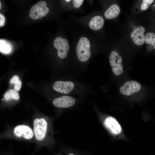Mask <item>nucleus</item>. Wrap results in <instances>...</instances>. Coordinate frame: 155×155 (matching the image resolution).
Wrapping results in <instances>:
<instances>
[{
	"label": "nucleus",
	"mask_w": 155,
	"mask_h": 155,
	"mask_svg": "<svg viewBox=\"0 0 155 155\" xmlns=\"http://www.w3.org/2000/svg\"><path fill=\"white\" fill-rule=\"evenodd\" d=\"M32 125L35 143L47 145L53 142L52 123L48 117H35L32 119Z\"/></svg>",
	"instance_id": "f257e3e1"
},
{
	"label": "nucleus",
	"mask_w": 155,
	"mask_h": 155,
	"mask_svg": "<svg viewBox=\"0 0 155 155\" xmlns=\"http://www.w3.org/2000/svg\"><path fill=\"white\" fill-rule=\"evenodd\" d=\"M8 136L12 140L35 143L32 127L27 123L13 126L9 131Z\"/></svg>",
	"instance_id": "f03ea898"
},
{
	"label": "nucleus",
	"mask_w": 155,
	"mask_h": 155,
	"mask_svg": "<svg viewBox=\"0 0 155 155\" xmlns=\"http://www.w3.org/2000/svg\"><path fill=\"white\" fill-rule=\"evenodd\" d=\"M76 54L78 59L81 62L88 61L91 55L90 44L88 39L85 36L81 37L77 44Z\"/></svg>",
	"instance_id": "7ed1b4c3"
},
{
	"label": "nucleus",
	"mask_w": 155,
	"mask_h": 155,
	"mask_svg": "<svg viewBox=\"0 0 155 155\" xmlns=\"http://www.w3.org/2000/svg\"><path fill=\"white\" fill-rule=\"evenodd\" d=\"M46 5L45 1H41L33 6L29 12L31 18L33 20H36L45 16L49 11Z\"/></svg>",
	"instance_id": "20e7f679"
},
{
	"label": "nucleus",
	"mask_w": 155,
	"mask_h": 155,
	"mask_svg": "<svg viewBox=\"0 0 155 155\" xmlns=\"http://www.w3.org/2000/svg\"><path fill=\"white\" fill-rule=\"evenodd\" d=\"M55 47L57 50V55L61 59L65 58L69 49L67 40L60 37L56 38L53 42Z\"/></svg>",
	"instance_id": "39448f33"
},
{
	"label": "nucleus",
	"mask_w": 155,
	"mask_h": 155,
	"mask_svg": "<svg viewBox=\"0 0 155 155\" xmlns=\"http://www.w3.org/2000/svg\"><path fill=\"white\" fill-rule=\"evenodd\" d=\"M109 62L112 67V71L116 75H119L122 73V58L115 51H112L109 57Z\"/></svg>",
	"instance_id": "423d86ee"
},
{
	"label": "nucleus",
	"mask_w": 155,
	"mask_h": 155,
	"mask_svg": "<svg viewBox=\"0 0 155 155\" xmlns=\"http://www.w3.org/2000/svg\"><path fill=\"white\" fill-rule=\"evenodd\" d=\"M74 87V84L70 81H58L55 82L53 85V88L54 90L65 94L71 92Z\"/></svg>",
	"instance_id": "0eeeda50"
},
{
	"label": "nucleus",
	"mask_w": 155,
	"mask_h": 155,
	"mask_svg": "<svg viewBox=\"0 0 155 155\" xmlns=\"http://www.w3.org/2000/svg\"><path fill=\"white\" fill-rule=\"evenodd\" d=\"M141 88V85L139 82L134 80H130L121 87L119 91L122 94L129 96L138 92Z\"/></svg>",
	"instance_id": "6e6552de"
},
{
	"label": "nucleus",
	"mask_w": 155,
	"mask_h": 155,
	"mask_svg": "<svg viewBox=\"0 0 155 155\" xmlns=\"http://www.w3.org/2000/svg\"><path fill=\"white\" fill-rule=\"evenodd\" d=\"M75 102V99L73 97L68 96H63L55 98L52 102L53 105L57 107L66 108L73 106Z\"/></svg>",
	"instance_id": "1a4fd4ad"
},
{
	"label": "nucleus",
	"mask_w": 155,
	"mask_h": 155,
	"mask_svg": "<svg viewBox=\"0 0 155 155\" xmlns=\"http://www.w3.org/2000/svg\"><path fill=\"white\" fill-rule=\"evenodd\" d=\"M104 123L106 127L113 134L118 135L121 132L120 125L114 118L111 117H106L104 120Z\"/></svg>",
	"instance_id": "9d476101"
},
{
	"label": "nucleus",
	"mask_w": 155,
	"mask_h": 155,
	"mask_svg": "<svg viewBox=\"0 0 155 155\" xmlns=\"http://www.w3.org/2000/svg\"><path fill=\"white\" fill-rule=\"evenodd\" d=\"M145 29L142 26H140L134 30L131 33L130 37L133 42L137 45H141L145 42V36L144 34Z\"/></svg>",
	"instance_id": "9b49d317"
},
{
	"label": "nucleus",
	"mask_w": 155,
	"mask_h": 155,
	"mask_svg": "<svg viewBox=\"0 0 155 155\" xmlns=\"http://www.w3.org/2000/svg\"><path fill=\"white\" fill-rule=\"evenodd\" d=\"M104 23L103 18L100 16H97L91 19L89 23V26L91 29L97 30L102 27Z\"/></svg>",
	"instance_id": "f8f14e48"
},
{
	"label": "nucleus",
	"mask_w": 155,
	"mask_h": 155,
	"mask_svg": "<svg viewBox=\"0 0 155 155\" xmlns=\"http://www.w3.org/2000/svg\"><path fill=\"white\" fill-rule=\"evenodd\" d=\"M120 9L119 6L114 4L110 6L104 13L105 17L107 19H111L117 17L120 12Z\"/></svg>",
	"instance_id": "ddd939ff"
},
{
	"label": "nucleus",
	"mask_w": 155,
	"mask_h": 155,
	"mask_svg": "<svg viewBox=\"0 0 155 155\" xmlns=\"http://www.w3.org/2000/svg\"><path fill=\"white\" fill-rule=\"evenodd\" d=\"M4 98L7 101L11 100H17L20 99V96L17 91L14 90L10 89L5 93Z\"/></svg>",
	"instance_id": "4468645a"
},
{
	"label": "nucleus",
	"mask_w": 155,
	"mask_h": 155,
	"mask_svg": "<svg viewBox=\"0 0 155 155\" xmlns=\"http://www.w3.org/2000/svg\"><path fill=\"white\" fill-rule=\"evenodd\" d=\"M12 47L10 44L7 41L0 40V52L4 54H8L11 52Z\"/></svg>",
	"instance_id": "2eb2a0df"
},
{
	"label": "nucleus",
	"mask_w": 155,
	"mask_h": 155,
	"mask_svg": "<svg viewBox=\"0 0 155 155\" xmlns=\"http://www.w3.org/2000/svg\"><path fill=\"white\" fill-rule=\"evenodd\" d=\"M145 42L148 44L152 45L155 49V34L152 32L146 33L145 36Z\"/></svg>",
	"instance_id": "dca6fc26"
},
{
	"label": "nucleus",
	"mask_w": 155,
	"mask_h": 155,
	"mask_svg": "<svg viewBox=\"0 0 155 155\" xmlns=\"http://www.w3.org/2000/svg\"><path fill=\"white\" fill-rule=\"evenodd\" d=\"M153 1V0H143L141 6V9L142 11L146 10Z\"/></svg>",
	"instance_id": "f3484780"
},
{
	"label": "nucleus",
	"mask_w": 155,
	"mask_h": 155,
	"mask_svg": "<svg viewBox=\"0 0 155 155\" xmlns=\"http://www.w3.org/2000/svg\"><path fill=\"white\" fill-rule=\"evenodd\" d=\"M84 0H74L73 1V5L76 8H79L82 4Z\"/></svg>",
	"instance_id": "a211bd4d"
},
{
	"label": "nucleus",
	"mask_w": 155,
	"mask_h": 155,
	"mask_svg": "<svg viewBox=\"0 0 155 155\" xmlns=\"http://www.w3.org/2000/svg\"><path fill=\"white\" fill-rule=\"evenodd\" d=\"M14 89L17 91H19L21 89L22 86V83L21 81L20 80L14 84Z\"/></svg>",
	"instance_id": "6ab92c4d"
},
{
	"label": "nucleus",
	"mask_w": 155,
	"mask_h": 155,
	"mask_svg": "<svg viewBox=\"0 0 155 155\" xmlns=\"http://www.w3.org/2000/svg\"><path fill=\"white\" fill-rule=\"evenodd\" d=\"M19 80L18 76L17 75H14L10 80V83L11 84H14Z\"/></svg>",
	"instance_id": "aec40b11"
},
{
	"label": "nucleus",
	"mask_w": 155,
	"mask_h": 155,
	"mask_svg": "<svg viewBox=\"0 0 155 155\" xmlns=\"http://www.w3.org/2000/svg\"><path fill=\"white\" fill-rule=\"evenodd\" d=\"M5 19L4 16L0 13V27L3 26L5 23Z\"/></svg>",
	"instance_id": "412c9836"
},
{
	"label": "nucleus",
	"mask_w": 155,
	"mask_h": 155,
	"mask_svg": "<svg viewBox=\"0 0 155 155\" xmlns=\"http://www.w3.org/2000/svg\"><path fill=\"white\" fill-rule=\"evenodd\" d=\"M1 2L0 1V9H1Z\"/></svg>",
	"instance_id": "4be33fe9"
},
{
	"label": "nucleus",
	"mask_w": 155,
	"mask_h": 155,
	"mask_svg": "<svg viewBox=\"0 0 155 155\" xmlns=\"http://www.w3.org/2000/svg\"><path fill=\"white\" fill-rule=\"evenodd\" d=\"M68 155H75L72 153H71L69 154H68Z\"/></svg>",
	"instance_id": "5701e85b"
},
{
	"label": "nucleus",
	"mask_w": 155,
	"mask_h": 155,
	"mask_svg": "<svg viewBox=\"0 0 155 155\" xmlns=\"http://www.w3.org/2000/svg\"><path fill=\"white\" fill-rule=\"evenodd\" d=\"M65 1H66V2H69V1H71V0H65Z\"/></svg>",
	"instance_id": "b1692460"
},
{
	"label": "nucleus",
	"mask_w": 155,
	"mask_h": 155,
	"mask_svg": "<svg viewBox=\"0 0 155 155\" xmlns=\"http://www.w3.org/2000/svg\"><path fill=\"white\" fill-rule=\"evenodd\" d=\"M135 26H134V27H133V28L134 29V30L137 28Z\"/></svg>",
	"instance_id": "393cba45"
}]
</instances>
